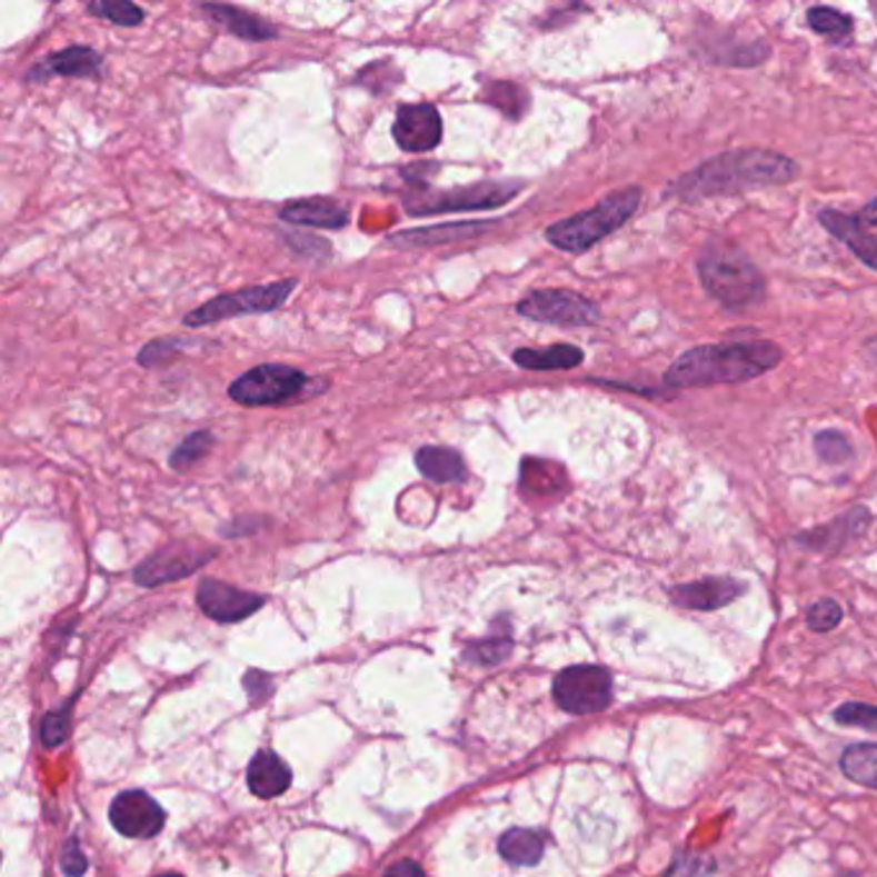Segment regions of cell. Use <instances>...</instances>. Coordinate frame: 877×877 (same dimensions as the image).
Listing matches in <instances>:
<instances>
[{"label":"cell","mask_w":877,"mask_h":877,"mask_svg":"<svg viewBox=\"0 0 877 877\" xmlns=\"http://www.w3.org/2000/svg\"><path fill=\"white\" fill-rule=\"evenodd\" d=\"M698 273L705 291L726 309L744 311L759 305L767 293V281L761 270L736 245H705L698 260Z\"/></svg>","instance_id":"3"},{"label":"cell","mask_w":877,"mask_h":877,"mask_svg":"<svg viewBox=\"0 0 877 877\" xmlns=\"http://www.w3.org/2000/svg\"><path fill=\"white\" fill-rule=\"evenodd\" d=\"M512 360L526 371H569L581 366L585 352L577 346H551V348H520L512 352Z\"/></svg>","instance_id":"22"},{"label":"cell","mask_w":877,"mask_h":877,"mask_svg":"<svg viewBox=\"0 0 877 877\" xmlns=\"http://www.w3.org/2000/svg\"><path fill=\"white\" fill-rule=\"evenodd\" d=\"M111 824L119 834L129 839H152L166 826V810L158 806V800L142 790L121 793L111 803Z\"/></svg>","instance_id":"11"},{"label":"cell","mask_w":877,"mask_h":877,"mask_svg":"<svg viewBox=\"0 0 877 877\" xmlns=\"http://www.w3.org/2000/svg\"><path fill=\"white\" fill-rule=\"evenodd\" d=\"M834 720L839 726H857L865 731H877V705L844 702L834 710Z\"/></svg>","instance_id":"30"},{"label":"cell","mask_w":877,"mask_h":877,"mask_svg":"<svg viewBox=\"0 0 877 877\" xmlns=\"http://www.w3.org/2000/svg\"><path fill=\"white\" fill-rule=\"evenodd\" d=\"M201 11L209 16L211 23H217V27L229 31L232 37L245 39V42H268V39L278 37V29L273 23L260 19L256 13L245 11V8L225 6V3H203Z\"/></svg>","instance_id":"17"},{"label":"cell","mask_w":877,"mask_h":877,"mask_svg":"<svg viewBox=\"0 0 877 877\" xmlns=\"http://www.w3.org/2000/svg\"><path fill=\"white\" fill-rule=\"evenodd\" d=\"M291 785V769L276 751L260 749L248 767V788L258 798H278Z\"/></svg>","instance_id":"19"},{"label":"cell","mask_w":877,"mask_h":877,"mask_svg":"<svg viewBox=\"0 0 877 877\" xmlns=\"http://www.w3.org/2000/svg\"><path fill=\"white\" fill-rule=\"evenodd\" d=\"M68 728H70V710L68 705H64V708L47 712L42 718V726H39V736H42L44 746L54 749V746H60L64 739H68Z\"/></svg>","instance_id":"33"},{"label":"cell","mask_w":877,"mask_h":877,"mask_svg":"<svg viewBox=\"0 0 877 877\" xmlns=\"http://www.w3.org/2000/svg\"><path fill=\"white\" fill-rule=\"evenodd\" d=\"M544 836L532 829H510L499 839V855H502L510 865L530 867L540 863L544 857Z\"/></svg>","instance_id":"24"},{"label":"cell","mask_w":877,"mask_h":877,"mask_svg":"<svg viewBox=\"0 0 877 877\" xmlns=\"http://www.w3.org/2000/svg\"><path fill=\"white\" fill-rule=\"evenodd\" d=\"M818 221H821L826 232L847 245L867 268L877 270V235L865 232L863 221L836 209H824L821 215H818Z\"/></svg>","instance_id":"18"},{"label":"cell","mask_w":877,"mask_h":877,"mask_svg":"<svg viewBox=\"0 0 877 877\" xmlns=\"http://www.w3.org/2000/svg\"><path fill=\"white\" fill-rule=\"evenodd\" d=\"M484 98H487V103L497 106V109L502 111L505 117H510V119H520L522 113L528 111L526 88H520V86H515V83H507V80L487 83V88H484Z\"/></svg>","instance_id":"26"},{"label":"cell","mask_w":877,"mask_h":877,"mask_svg":"<svg viewBox=\"0 0 877 877\" xmlns=\"http://www.w3.org/2000/svg\"><path fill=\"white\" fill-rule=\"evenodd\" d=\"M281 221H289L293 227H317V229H342L348 225V209L335 199H297L283 203V209L278 211Z\"/></svg>","instance_id":"16"},{"label":"cell","mask_w":877,"mask_h":877,"mask_svg":"<svg viewBox=\"0 0 877 877\" xmlns=\"http://www.w3.org/2000/svg\"><path fill=\"white\" fill-rule=\"evenodd\" d=\"M783 350L769 340H734L698 346L682 352L664 373L669 389H705L741 383L780 366Z\"/></svg>","instance_id":"2"},{"label":"cell","mask_w":877,"mask_h":877,"mask_svg":"<svg viewBox=\"0 0 877 877\" xmlns=\"http://www.w3.org/2000/svg\"><path fill=\"white\" fill-rule=\"evenodd\" d=\"M746 592V585L731 577H705L690 585L669 587V600L687 610H720Z\"/></svg>","instance_id":"14"},{"label":"cell","mask_w":877,"mask_h":877,"mask_svg":"<svg viewBox=\"0 0 877 877\" xmlns=\"http://www.w3.org/2000/svg\"><path fill=\"white\" fill-rule=\"evenodd\" d=\"M841 773L851 783L877 790V744H855L841 754Z\"/></svg>","instance_id":"25"},{"label":"cell","mask_w":877,"mask_h":877,"mask_svg":"<svg viewBox=\"0 0 877 877\" xmlns=\"http://www.w3.org/2000/svg\"><path fill=\"white\" fill-rule=\"evenodd\" d=\"M158 877H180V875H176V873H166V875H158Z\"/></svg>","instance_id":"40"},{"label":"cell","mask_w":877,"mask_h":877,"mask_svg":"<svg viewBox=\"0 0 877 877\" xmlns=\"http://www.w3.org/2000/svg\"><path fill=\"white\" fill-rule=\"evenodd\" d=\"M798 176V162L790 160L788 155L754 147V150H731L700 162L690 173L677 178L667 193L682 201H700L710 196L741 193L749 188L783 186Z\"/></svg>","instance_id":"1"},{"label":"cell","mask_w":877,"mask_h":877,"mask_svg":"<svg viewBox=\"0 0 877 877\" xmlns=\"http://www.w3.org/2000/svg\"><path fill=\"white\" fill-rule=\"evenodd\" d=\"M217 556V548L193 546V544H173L166 546L150 559L139 564L134 569V581L139 587H158L168 581H178L188 574L199 571L203 564Z\"/></svg>","instance_id":"10"},{"label":"cell","mask_w":877,"mask_h":877,"mask_svg":"<svg viewBox=\"0 0 877 877\" xmlns=\"http://www.w3.org/2000/svg\"><path fill=\"white\" fill-rule=\"evenodd\" d=\"M489 225H442L432 229H417V232H401L391 237V245H399V248H432V245L450 242V240H466V237H477Z\"/></svg>","instance_id":"23"},{"label":"cell","mask_w":877,"mask_h":877,"mask_svg":"<svg viewBox=\"0 0 877 877\" xmlns=\"http://www.w3.org/2000/svg\"><path fill=\"white\" fill-rule=\"evenodd\" d=\"M554 700L561 710L587 716L600 712L612 702V675L595 664H577L556 675Z\"/></svg>","instance_id":"8"},{"label":"cell","mask_w":877,"mask_h":877,"mask_svg":"<svg viewBox=\"0 0 877 877\" xmlns=\"http://www.w3.org/2000/svg\"><path fill=\"white\" fill-rule=\"evenodd\" d=\"M383 877H422V867L412 859H401V863L391 865Z\"/></svg>","instance_id":"38"},{"label":"cell","mask_w":877,"mask_h":877,"mask_svg":"<svg viewBox=\"0 0 877 877\" xmlns=\"http://www.w3.org/2000/svg\"><path fill=\"white\" fill-rule=\"evenodd\" d=\"M283 240H286V245H291V248L293 245H305V248H301L299 252L311 260H322V258L330 256V245L317 240V237H301V235L289 232V235H283Z\"/></svg>","instance_id":"37"},{"label":"cell","mask_w":877,"mask_h":877,"mask_svg":"<svg viewBox=\"0 0 877 877\" xmlns=\"http://www.w3.org/2000/svg\"><path fill=\"white\" fill-rule=\"evenodd\" d=\"M188 342L186 340H155L150 346H144L142 352L137 356V363L139 366H147V368H155V366H162V360H168L170 356H176V348H186Z\"/></svg>","instance_id":"34"},{"label":"cell","mask_w":877,"mask_h":877,"mask_svg":"<svg viewBox=\"0 0 877 877\" xmlns=\"http://www.w3.org/2000/svg\"><path fill=\"white\" fill-rule=\"evenodd\" d=\"M88 11L98 19L117 23V27H139L144 21L142 8L129 3V0H96L88 6Z\"/></svg>","instance_id":"29"},{"label":"cell","mask_w":877,"mask_h":877,"mask_svg":"<svg viewBox=\"0 0 877 877\" xmlns=\"http://www.w3.org/2000/svg\"><path fill=\"white\" fill-rule=\"evenodd\" d=\"M814 446L818 450V458L826 464H844L851 458V442L847 436L836 430H824L814 438Z\"/></svg>","instance_id":"31"},{"label":"cell","mask_w":877,"mask_h":877,"mask_svg":"<svg viewBox=\"0 0 877 877\" xmlns=\"http://www.w3.org/2000/svg\"><path fill=\"white\" fill-rule=\"evenodd\" d=\"M297 286H299L297 278H289V281L250 286V289L221 293V297H215L211 301H207V305L193 309L191 315H186L183 325L186 327H203V325L221 322V319L268 315V311L281 309L283 301L291 297Z\"/></svg>","instance_id":"6"},{"label":"cell","mask_w":877,"mask_h":877,"mask_svg":"<svg viewBox=\"0 0 877 877\" xmlns=\"http://www.w3.org/2000/svg\"><path fill=\"white\" fill-rule=\"evenodd\" d=\"M512 644L507 638H497V641H484L477 649L471 651V657H477L484 664H499L502 659L510 657Z\"/></svg>","instance_id":"36"},{"label":"cell","mask_w":877,"mask_h":877,"mask_svg":"<svg viewBox=\"0 0 877 877\" xmlns=\"http://www.w3.org/2000/svg\"><path fill=\"white\" fill-rule=\"evenodd\" d=\"M522 191L520 180H484L477 186H458L450 191H438L422 180H409L405 193L407 215L430 217L448 215V211H471V209H495L505 207Z\"/></svg>","instance_id":"5"},{"label":"cell","mask_w":877,"mask_h":877,"mask_svg":"<svg viewBox=\"0 0 877 877\" xmlns=\"http://www.w3.org/2000/svg\"><path fill=\"white\" fill-rule=\"evenodd\" d=\"M808 27L816 31V34H824V37H831V39H847L851 34V29H855V21H851V16L836 11V8H826V6H816L808 11Z\"/></svg>","instance_id":"27"},{"label":"cell","mask_w":877,"mask_h":877,"mask_svg":"<svg viewBox=\"0 0 877 877\" xmlns=\"http://www.w3.org/2000/svg\"><path fill=\"white\" fill-rule=\"evenodd\" d=\"M857 219L865 221V225H870V227H877V199L867 203V207L859 211Z\"/></svg>","instance_id":"39"},{"label":"cell","mask_w":877,"mask_h":877,"mask_svg":"<svg viewBox=\"0 0 877 877\" xmlns=\"http://www.w3.org/2000/svg\"><path fill=\"white\" fill-rule=\"evenodd\" d=\"M415 464L425 479L436 484H461L469 479V469L461 454L446 446H422L415 454Z\"/></svg>","instance_id":"21"},{"label":"cell","mask_w":877,"mask_h":877,"mask_svg":"<svg viewBox=\"0 0 877 877\" xmlns=\"http://www.w3.org/2000/svg\"><path fill=\"white\" fill-rule=\"evenodd\" d=\"M309 383L307 373L283 363H263L250 368L229 387V399L242 407H270L281 405L299 395Z\"/></svg>","instance_id":"7"},{"label":"cell","mask_w":877,"mask_h":877,"mask_svg":"<svg viewBox=\"0 0 877 877\" xmlns=\"http://www.w3.org/2000/svg\"><path fill=\"white\" fill-rule=\"evenodd\" d=\"M215 436L209 430H196L188 436L180 446L170 454V469L173 471H186L191 469L193 464H199L203 456L215 448Z\"/></svg>","instance_id":"28"},{"label":"cell","mask_w":877,"mask_h":877,"mask_svg":"<svg viewBox=\"0 0 877 877\" xmlns=\"http://www.w3.org/2000/svg\"><path fill=\"white\" fill-rule=\"evenodd\" d=\"M844 618L841 605L836 600H818L808 608V628L818 630V634H829L836 626H839Z\"/></svg>","instance_id":"32"},{"label":"cell","mask_w":877,"mask_h":877,"mask_svg":"<svg viewBox=\"0 0 877 877\" xmlns=\"http://www.w3.org/2000/svg\"><path fill=\"white\" fill-rule=\"evenodd\" d=\"M638 207H641V188H620L605 196L595 209L556 221L546 229V240L564 252H587L608 235L618 232L636 215Z\"/></svg>","instance_id":"4"},{"label":"cell","mask_w":877,"mask_h":877,"mask_svg":"<svg viewBox=\"0 0 877 877\" xmlns=\"http://www.w3.org/2000/svg\"><path fill=\"white\" fill-rule=\"evenodd\" d=\"M867 522H870V512L865 507H857V510H849L839 520L829 522V526L814 532H803V536H798V544L814 548V551H836V548L847 544V538H855L857 532H863Z\"/></svg>","instance_id":"20"},{"label":"cell","mask_w":877,"mask_h":877,"mask_svg":"<svg viewBox=\"0 0 877 877\" xmlns=\"http://www.w3.org/2000/svg\"><path fill=\"white\" fill-rule=\"evenodd\" d=\"M103 68V57L93 47H68L60 52L39 60L34 68L27 72L29 83H44L52 76L60 78H98Z\"/></svg>","instance_id":"15"},{"label":"cell","mask_w":877,"mask_h":877,"mask_svg":"<svg viewBox=\"0 0 877 877\" xmlns=\"http://www.w3.org/2000/svg\"><path fill=\"white\" fill-rule=\"evenodd\" d=\"M395 139L405 152H430L442 139V119L432 103L399 106L395 121Z\"/></svg>","instance_id":"13"},{"label":"cell","mask_w":877,"mask_h":877,"mask_svg":"<svg viewBox=\"0 0 877 877\" xmlns=\"http://www.w3.org/2000/svg\"><path fill=\"white\" fill-rule=\"evenodd\" d=\"M60 867H62V873L68 875V877H83V875H86V870H88V859H86L83 851H80V847H78V841H76V839L68 841V847H64L62 859H60Z\"/></svg>","instance_id":"35"},{"label":"cell","mask_w":877,"mask_h":877,"mask_svg":"<svg viewBox=\"0 0 877 877\" xmlns=\"http://www.w3.org/2000/svg\"><path fill=\"white\" fill-rule=\"evenodd\" d=\"M196 602H199L203 615L211 620L237 622L263 608L266 597L248 592V589L225 585V581L219 579H203L199 589H196Z\"/></svg>","instance_id":"12"},{"label":"cell","mask_w":877,"mask_h":877,"mask_svg":"<svg viewBox=\"0 0 877 877\" xmlns=\"http://www.w3.org/2000/svg\"><path fill=\"white\" fill-rule=\"evenodd\" d=\"M515 311L520 317L532 319V322L559 327H589L600 319V309H597L595 301L569 289L530 291L526 299L518 301Z\"/></svg>","instance_id":"9"}]
</instances>
